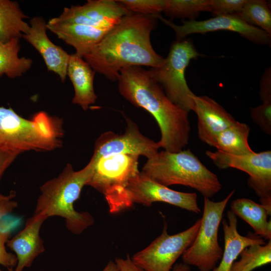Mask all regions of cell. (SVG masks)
<instances>
[{
  "instance_id": "10",
  "label": "cell",
  "mask_w": 271,
  "mask_h": 271,
  "mask_svg": "<svg viewBox=\"0 0 271 271\" xmlns=\"http://www.w3.org/2000/svg\"><path fill=\"white\" fill-rule=\"evenodd\" d=\"M206 154L217 168H235L246 173L247 184L259 198L260 204L271 206V151L235 156L219 151Z\"/></svg>"
},
{
  "instance_id": "16",
  "label": "cell",
  "mask_w": 271,
  "mask_h": 271,
  "mask_svg": "<svg viewBox=\"0 0 271 271\" xmlns=\"http://www.w3.org/2000/svg\"><path fill=\"white\" fill-rule=\"evenodd\" d=\"M47 217L42 214L34 213L29 218L24 228L14 237L9 239L7 246L15 252L17 264L15 270L23 271L30 267L34 260L45 250L40 231Z\"/></svg>"
},
{
  "instance_id": "20",
  "label": "cell",
  "mask_w": 271,
  "mask_h": 271,
  "mask_svg": "<svg viewBox=\"0 0 271 271\" xmlns=\"http://www.w3.org/2000/svg\"><path fill=\"white\" fill-rule=\"evenodd\" d=\"M95 72L83 58L75 53L70 55L67 76L74 90L72 102L87 110L97 99L93 87Z\"/></svg>"
},
{
  "instance_id": "21",
  "label": "cell",
  "mask_w": 271,
  "mask_h": 271,
  "mask_svg": "<svg viewBox=\"0 0 271 271\" xmlns=\"http://www.w3.org/2000/svg\"><path fill=\"white\" fill-rule=\"evenodd\" d=\"M231 211L236 216L246 222L254 233L264 239L271 240V206L258 204L247 198H238L230 203Z\"/></svg>"
},
{
  "instance_id": "29",
  "label": "cell",
  "mask_w": 271,
  "mask_h": 271,
  "mask_svg": "<svg viewBox=\"0 0 271 271\" xmlns=\"http://www.w3.org/2000/svg\"><path fill=\"white\" fill-rule=\"evenodd\" d=\"M247 0H209L210 12L214 16L236 15L239 13Z\"/></svg>"
},
{
  "instance_id": "35",
  "label": "cell",
  "mask_w": 271,
  "mask_h": 271,
  "mask_svg": "<svg viewBox=\"0 0 271 271\" xmlns=\"http://www.w3.org/2000/svg\"><path fill=\"white\" fill-rule=\"evenodd\" d=\"M18 204L13 199L0 202V221L2 218L11 213L16 207Z\"/></svg>"
},
{
  "instance_id": "6",
  "label": "cell",
  "mask_w": 271,
  "mask_h": 271,
  "mask_svg": "<svg viewBox=\"0 0 271 271\" xmlns=\"http://www.w3.org/2000/svg\"><path fill=\"white\" fill-rule=\"evenodd\" d=\"M139 156L119 154L99 158L93 164L92 175L87 185L103 194L109 212L117 213L131 207L127 187L140 172Z\"/></svg>"
},
{
  "instance_id": "36",
  "label": "cell",
  "mask_w": 271,
  "mask_h": 271,
  "mask_svg": "<svg viewBox=\"0 0 271 271\" xmlns=\"http://www.w3.org/2000/svg\"><path fill=\"white\" fill-rule=\"evenodd\" d=\"M171 271H191V269L189 265L184 263H179L176 264Z\"/></svg>"
},
{
  "instance_id": "3",
  "label": "cell",
  "mask_w": 271,
  "mask_h": 271,
  "mask_svg": "<svg viewBox=\"0 0 271 271\" xmlns=\"http://www.w3.org/2000/svg\"><path fill=\"white\" fill-rule=\"evenodd\" d=\"M93 171L91 162L79 171L68 164L56 177L47 181L40 188L35 213L42 214L47 218L52 216L63 218L67 229L79 234L92 225L94 220L87 212L75 210L74 204L80 197L83 187L87 185Z\"/></svg>"
},
{
  "instance_id": "15",
  "label": "cell",
  "mask_w": 271,
  "mask_h": 271,
  "mask_svg": "<svg viewBox=\"0 0 271 271\" xmlns=\"http://www.w3.org/2000/svg\"><path fill=\"white\" fill-rule=\"evenodd\" d=\"M29 31L22 38L41 55L48 70L56 73L64 82L67 76L70 55L61 47L54 44L47 34V23L40 16L30 21Z\"/></svg>"
},
{
  "instance_id": "37",
  "label": "cell",
  "mask_w": 271,
  "mask_h": 271,
  "mask_svg": "<svg viewBox=\"0 0 271 271\" xmlns=\"http://www.w3.org/2000/svg\"><path fill=\"white\" fill-rule=\"evenodd\" d=\"M102 271H119L115 261H110Z\"/></svg>"
},
{
  "instance_id": "5",
  "label": "cell",
  "mask_w": 271,
  "mask_h": 271,
  "mask_svg": "<svg viewBox=\"0 0 271 271\" xmlns=\"http://www.w3.org/2000/svg\"><path fill=\"white\" fill-rule=\"evenodd\" d=\"M141 172L165 186H186L208 198L222 188L217 176L208 170L190 149L176 153L158 152L147 160Z\"/></svg>"
},
{
  "instance_id": "31",
  "label": "cell",
  "mask_w": 271,
  "mask_h": 271,
  "mask_svg": "<svg viewBox=\"0 0 271 271\" xmlns=\"http://www.w3.org/2000/svg\"><path fill=\"white\" fill-rule=\"evenodd\" d=\"M10 234L8 229L0 227V265L11 270L16 267L18 260L16 255L8 252L6 249V245Z\"/></svg>"
},
{
  "instance_id": "39",
  "label": "cell",
  "mask_w": 271,
  "mask_h": 271,
  "mask_svg": "<svg viewBox=\"0 0 271 271\" xmlns=\"http://www.w3.org/2000/svg\"><path fill=\"white\" fill-rule=\"evenodd\" d=\"M0 271H2V270L0 269Z\"/></svg>"
},
{
  "instance_id": "19",
  "label": "cell",
  "mask_w": 271,
  "mask_h": 271,
  "mask_svg": "<svg viewBox=\"0 0 271 271\" xmlns=\"http://www.w3.org/2000/svg\"><path fill=\"white\" fill-rule=\"evenodd\" d=\"M228 221H222L224 232V248L217 266L212 271H230V268L241 252L246 247L253 244L264 245V239L248 232L247 235H240L237 231V217L231 211L227 212Z\"/></svg>"
},
{
  "instance_id": "4",
  "label": "cell",
  "mask_w": 271,
  "mask_h": 271,
  "mask_svg": "<svg viewBox=\"0 0 271 271\" xmlns=\"http://www.w3.org/2000/svg\"><path fill=\"white\" fill-rule=\"evenodd\" d=\"M61 118L44 111L31 119L24 118L11 107H0V148L17 152H47L62 144Z\"/></svg>"
},
{
  "instance_id": "33",
  "label": "cell",
  "mask_w": 271,
  "mask_h": 271,
  "mask_svg": "<svg viewBox=\"0 0 271 271\" xmlns=\"http://www.w3.org/2000/svg\"><path fill=\"white\" fill-rule=\"evenodd\" d=\"M19 155L17 152L0 148V181L6 170Z\"/></svg>"
},
{
  "instance_id": "25",
  "label": "cell",
  "mask_w": 271,
  "mask_h": 271,
  "mask_svg": "<svg viewBox=\"0 0 271 271\" xmlns=\"http://www.w3.org/2000/svg\"><path fill=\"white\" fill-rule=\"evenodd\" d=\"M240 259L232 264L230 271H252L271 262V240L264 245L253 244L244 248Z\"/></svg>"
},
{
  "instance_id": "14",
  "label": "cell",
  "mask_w": 271,
  "mask_h": 271,
  "mask_svg": "<svg viewBox=\"0 0 271 271\" xmlns=\"http://www.w3.org/2000/svg\"><path fill=\"white\" fill-rule=\"evenodd\" d=\"M129 13L117 1L89 0L83 5L65 8L53 19L62 23L113 28Z\"/></svg>"
},
{
  "instance_id": "38",
  "label": "cell",
  "mask_w": 271,
  "mask_h": 271,
  "mask_svg": "<svg viewBox=\"0 0 271 271\" xmlns=\"http://www.w3.org/2000/svg\"><path fill=\"white\" fill-rule=\"evenodd\" d=\"M15 196L14 192L11 193L8 195H5L0 193V202L8 200L10 199H13Z\"/></svg>"
},
{
  "instance_id": "34",
  "label": "cell",
  "mask_w": 271,
  "mask_h": 271,
  "mask_svg": "<svg viewBox=\"0 0 271 271\" xmlns=\"http://www.w3.org/2000/svg\"><path fill=\"white\" fill-rule=\"evenodd\" d=\"M115 262L119 271H145L137 265L129 255L125 258L117 257L115 259Z\"/></svg>"
},
{
  "instance_id": "30",
  "label": "cell",
  "mask_w": 271,
  "mask_h": 271,
  "mask_svg": "<svg viewBox=\"0 0 271 271\" xmlns=\"http://www.w3.org/2000/svg\"><path fill=\"white\" fill-rule=\"evenodd\" d=\"M250 115L252 120L262 131L271 134V101L262 102V104L250 108Z\"/></svg>"
},
{
  "instance_id": "22",
  "label": "cell",
  "mask_w": 271,
  "mask_h": 271,
  "mask_svg": "<svg viewBox=\"0 0 271 271\" xmlns=\"http://www.w3.org/2000/svg\"><path fill=\"white\" fill-rule=\"evenodd\" d=\"M28 18L19 4L11 0H0V40L7 43L13 39L22 38L29 30Z\"/></svg>"
},
{
  "instance_id": "27",
  "label": "cell",
  "mask_w": 271,
  "mask_h": 271,
  "mask_svg": "<svg viewBox=\"0 0 271 271\" xmlns=\"http://www.w3.org/2000/svg\"><path fill=\"white\" fill-rule=\"evenodd\" d=\"M205 11L210 12L209 0H166L163 12L170 17L195 20Z\"/></svg>"
},
{
  "instance_id": "32",
  "label": "cell",
  "mask_w": 271,
  "mask_h": 271,
  "mask_svg": "<svg viewBox=\"0 0 271 271\" xmlns=\"http://www.w3.org/2000/svg\"><path fill=\"white\" fill-rule=\"evenodd\" d=\"M259 95L262 102L271 101V69L267 68L259 83Z\"/></svg>"
},
{
  "instance_id": "11",
  "label": "cell",
  "mask_w": 271,
  "mask_h": 271,
  "mask_svg": "<svg viewBox=\"0 0 271 271\" xmlns=\"http://www.w3.org/2000/svg\"><path fill=\"white\" fill-rule=\"evenodd\" d=\"M156 17L174 31L176 41L183 40L191 34H204L210 32L228 31L237 33L256 44L266 45L270 44L271 42L270 35L257 27L247 24L237 15L217 16L200 21L183 20L181 25L174 24L160 14L156 15Z\"/></svg>"
},
{
  "instance_id": "26",
  "label": "cell",
  "mask_w": 271,
  "mask_h": 271,
  "mask_svg": "<svg viewBox=\"0 0 271 271\" xmlns=\"http://www.w3.org/2000/svg\"><path fill=\"white\" fill-rule=\"evenodd\" d=\"M247 24L257 27L271 36V12L263 0H247L236 14Z\"/></svg>"
},
{
  "instance_id": "23",
  "label": "cell",
  "mask_w": 271,
  "mask_h": 271,
  "mask_svg": "<svg viewBox=\"0 0 271 271\" xmlns=\"http://www.w3.org/2000/svg\"><path fill=\"white\" fill-rule=\"evenodd\" d=\"M250 127L244 123L236 121L216 137L213 147L218 151L235 156L252 153L248 138Z\"/></svg>"
},
{
  "instance_id": "12",
  "label": "cell",
  "mask_w": 271,
  "mask_h": 271,
  "mask_svg": "<svg viewBox=\"0 0 271 271\" xmlns=\"http://www.w3.org/2000/svg\"><path fill=\"white\" fill-rule=\"evenodd\" d=\"M126 121L124 133L117 134L108 131L97 138L90 160L95 161L101 157L119 154L143 156L149 159L159 152L158 142L143 135L130 119L126 118Z\"/></svg>"
},
{
  "instance_id": "13",
  "label": "cell",
  "mask_w": 271,
  "mask_h": 271,
  "mask_svg": "<svg viewBox=\"0 0 271 271\" xmlns=\"http://www.w3.org/2000/svg\"><path fill=\"white\" fill-rule=\"evenodd\" d=\"M133 203L149 206L154 202H165L198 214L200 212L195 193L179 192L154 181L142 172L134 177L127 187Z\"/></svg>"
},
{
  "instance_id": "28",
  "label": "cell",
  "mask_w": 271,
  "mask_h": 271,
  "mask_svg": "<svg viewBox=\"0 0 271 271\" xmlns=\"http://www.w3.org/2000/svg\"><path fill=\"white\" fill-rule=\"evenodd\" d=\"M118 2L130 13L155 15L163 12L166 0H120Z\"/></svg>"
},
{
  "instance_id": "24",
  "label": "cell",
  "mask_w": 271,
  "mask_h": 271,
  "mask_svg": "<svg viewBox=\"0 0 271 271\" xmlns=\"http://www.w3.org/2000/svg\"><path fill=\"white\" fill-rule=\"evenodd\" d=\"M20 39H13L7 43L0 40V77L6 75L11 79L19 77L31 68V58L21 57Z\"/></svg>"
},
{
  "instance_id": "9",
  "label": "cell",
  "mask_w": 271,
  "mask_h": 271,
  "mask_svg": "<svg viewBox=\"0 0 271 271\" xmlns=\"http://www.w3.org/2000/svg\"><path fill=\"white\" fill-rule=\"evenodd\" d=\"M201 219L185 230L170 235L165 223L162 233L149 246L136 253L132 261L145 271H171L178 258L182 256L195 238Z\"/></svg>"
},
{
  "instance_id": "18",
  "label": "cell",
  "mask_w": 271,
  "mask_h": 271,
  "mask_svg": "<svg viewBox=\"0 0 271 271\" xmlns=\"http://www.w3.org/2000/svg\"><path fill=\"white\" fill-rule=\"evenodd\" d=\"M47 28L72 46L76 50L75 53L82 58L112 29L62 23L53 18L47 23Z\"/></svg>"
},
{
  "instance_id": "2",
  "label": "cell",
  "mask_w": 271,
  "mask_h": 271,
  "mask_svg": "<svg viewBox=\"0 0 271 271\" xmlns=\"http://www.w3.org/2000/svg\"><path fill=\"white\" fill-rule=\"evenodd\" d=\"M117 81L120 95L155 118L161 132L160 148L172 153L182 151L189 140V112L172 102L149 70L143 67L123 68Z\"/></svg>"
},
{
  "instance_id": "8",
  "label": "cell",
  "mask_w": 271,
  "mask_h": 271,
  "mask_svg": "<svg viewBox=\"0 0 271 271\" xmlns=\"http://www.w3.org/2000/svg\"><path fill=\"white\" fill-rule=\"evenodd\" d=\"M234 192L233 190L218 202L204 197L200 225L194 241L182 255L184 263L194 265L200 271H212L215 268L223 253L218 242V229L226 206Z\"/></svg>"
},
{
  "instance_id": "1",
  "label": "cell",
  "mask_w": 271,
  "mask_h": 271,
  "mask_svg": "<svg viewBox=\"0 0 271 271\" xmlns=\"http://www.w3.org/2000/svg\"><path fill=\"white\" fill-rule=\"evenodd\" d=\"M155 15L124 16L83 59L95 72L112 81H117L120 70L127 67L158 66L164 58L155 52L150 40L157 25Z\"/></svg>"
},
{
  "instance_id": "17",
  "label": "cell",
  "mask_w": 271,
  "mask_h": 271,
  "mask_svg": "<svg viewBox=\"0 0 271 271\" xmlns=\"http://www.w3.org/2000/svg\"><path fill=\"white\" fill-rule=\"evenodd\" d=\"M194 111L198 118L199 139L213 146L217 136L234 123L236 120L223 106L205 95L193 96Z\"/></svg>"
},
{
  "instance_id": "7",
  "label": "cell",
  "mask_w": 271,
  "mask_h": 271,
  "mask_svg": "<svg viewBox=\"0 0 271 271\" xmlns=\"http://www.w3.org/2000/svg\"><path fill=\"white\" fill-rule=\"evenodd\" d=\"M200 56L191 40L176 41L161 64L149 70L170 100L188 112L193 110L195 94L187 84L185 71L191 60Z\"/></svg>"
}]
</instances>
